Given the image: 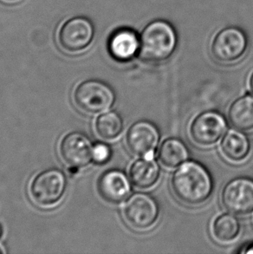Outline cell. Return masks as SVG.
<instances>
[{"label":"cell","instance_id":"cell-1","mask_svg":"<svg viewBox=\"0 0 253 254\" xmlns=\"http://www.w3.org/2000/svg\"><path fill=\"white\" fill-rule=\"evenodd\" d=\"M171 189L175 197L188 206H198L212 195L211 174L199 162L188 161L179 166L172 175Z\"/></svg>","mask_w":253,"mask_h":254},{"label":"cell","instance_id":"cell-2","mask_svg":"<svg viewBox=\"0 0 253 254\" xmlns=\"http://www.w3.org/2000/svg\"><path fill=\"white\" fill-rule=\"evenodd\" d=\"M178 45V35L168 21L157 19L147 24L140 35L139 57L152 64L170 59Z\"/></svg>","mask_w":253,"mask_h":254},{"label":"cell","instance_id":"cell-3","mask_svg":"<svg viewBox=\"0 0 253 254\" xmlns=\"http://www.w3.org/2000/svg\"><path fill=\"white\" fill-rule=\"evenodd\" d=\"M73 99L78 109L96 115L110 110L116 101L113 89L99 80H86L76 86Z\"/></svg>","mask_w":253,"mask_h":254},{"label":"cell","instance_id":"cell-4","mask_svg":"<svg viewBox=\"0 0 253 254\" xmlns=\"http://www.w3.org/2000/svg\"><path fill=\"white\" fill-rule=\"evenodd\" d=\"M248 38L238 27L224 28L212 38L210 46L211 55L220 64H229L240 61L247 53Z\"/></svg>","mask_w":253,"mask_h":254},{"label":"cell","instance_id":"cell-5","mask_svg":"<svg viewBox=\"0 0 253 254\" xmlns=\"http://www.w3.org/2000/svg\"><path fill=\"white\" fill-rule=\"evenodd\" d=\"M66 188V177L60 169H47L36 175L32 180L30 195L38 206L50 207L62 199Z\"/></svg>","mask_w":253,"mask_h":254},{"label":"cell","instance_id":"cell-6","mask_svg":"<svg viewBox=\"0 0 253 254\" xmlns=\"http://www.w3.org/2000/svg\"><path fill=\"white\" fill-rule=\"evenodd\" d=\"M95 30L92 23L84 17L64 21L57 33L59 48L68 54L83 52L92 43Z\"/></svg>","mask_w":253,"mask_h":254},{"label":"cell","instance_id":"cell-7","mask_svg":"<svg viewBox=\"0 0 253 254\" xmlns=\"http://www.w3.org/2000/svg\"><path fill=\"white\" fill-rule=\"evenodd\" d=\"M125 221L136 230H147L154 226L160 215V207L153 196L135 192L126 199L123 209Z\"/></svg>","mask_w":253,"mask_h":254},{"label":"cell","instance_id":"cell-8","mask_svg":"<svg viewBox=\"0 0 253 254\" xmlns=\"http://www.w3.org/2000/svg\"><path fill=\"white\" fill-rule=\"evenodd\" d=\"M227 130L226 118L221 114L208 110L191 121L189 134L191 141L201 147H210L219 142Z\"/></svg>","mask_w":253,"mask_h":254},{"label":"cell","instance_id":"cell-9","mask_svg":"<svg viewBox=\"0 0 253 254\" xmlns=\"http://www.w3.org/2000/svg\"><path fill=\"white\" fill-rule=\"evenodd\" d=\"M223 206L230 213L246 215L253 212V180L238 177L227 182L221 192Z\"/></svg>","mask_w":253,"mask_h":254},{"label":"cell","instance_id":"cell-10","mask_svg":"<svg viewBox=\"0 0 253 254\" xmlns=\"http://www.w3.org/2000/svg\"><path fill=\"white\" fill-rule=\"evenodd\" d=\"M160 139L161 134L154 124L148 121H139L134 123L126 133V146L135 156L154 158Z\"/></svg>","mask_w":253,"mask_h":254},{"label":"cell","instance_id":"cell-11","mask_svg":"<svg viewBox=\"0 0 253 254\" xmlns=\"http://www.w3.org/2000/svg\"><path fill=\"white\" fill-rule=\"evenodd\" d=\"M93 145L85 134L72 132L65 135L59 147L63 161L69 167L84 168L92 161Z\"/></svg>","mask_w":253,"mask_h":254},{"label":"cell","instance_id":"cell-12","mask_svg":"<svg viewBox=\"0 0 253 254\" xmlns=\"http://www.w3.org/2000/svg\"><path fill=\"white\" fill-rule=\"evenodd\" d=\"M97 189L107 202L120 204L127 199L131 192V183L124 172L110 169L100 176Z\"/></svg>","mask_w":253,"mask_h":254},{"label":"cell","instance_id":"cell-13","mask_svg":"<svg viewBox=\"0 0 253 254\" xmlns=\"http://www.w3.org/2000/svg\"><path fill=\"white\" fill-rule=\"evenodd\" d=\"M109 51L110 55L117 61H130L139 54L140 36L127 28L115 31L109 41Z\"/></svg>","mask_w":253,"mask_h":254},{"label":"cell","instance_id":"cell-14","mask_svg":"<svg viewBox=\"0 0 253 254\" xmlns=\"http://www.w3.org/2000/svg\"><path fill=\"white\" fill-rule=\"evenodd\" d=\"M161 169L154 158L138 159L130 166L129 179L136 189H149L156 185Z\"/></svg>","mask_w":253,"mask_h":254},{"label":"cell","instance_id":"cell-15","mask_svg":"<svg viewBox=\"0 0 253 254\" xmlns=\"http://www.w3.org/2000/svg\"><path fill=\"white\" fill-rule=\"evenodd\" d=\"M221 152L231 162L237 163L243 162L250 154L249 138L239 129L227 131L221 141Z\"/></svg>","mask_w":253,"mask_h":254},{"label":"cell","instance_id":"cell-16","mask_svg":"<svg viewBox=\"0 0 253 254\" xmlns=\"http://www.w3.org/2000/svg\"><path fill=\"white\" fill-rule=\"evenodd\" d=\"M190 157L187 145L178 138H168L161 143L158 158L167 169H175L189 161Z\"/></svg>","mask_w":253,"mask_h":254},{"label":"cell","instance_id":"cell-17","mask_svg":"<svg viewBox=\"0 0 253 254\" xmlns=\"http://www.w3.org/2000/svg\"><path fill=\"white\" fill-rule=\"evenodd\" d=\"M228 118L236 129L253 130V96L246 95L233 102L228 110Z\"/></svg>","mask_w":253,"mask_h":254},{"label":"cell","instance_id":"cell-18","mask_svg":"<svg viewBox=\"0 0 253 254\" xmlns=\"http://www.w3.org/2000/svg\"><path fill=\"white\" fill-rule=\"evenodd\" d=\"M241 224L237 217L230 213H223L213 220L212 234L217 241L230 243L239 237Z\"/></svg>","mask_w":253,"mask_h":254},{"label":"cell","instance_id":"cell-19","mask_svg":"<svg viewBox=\"0 0 253 254\" xmlns=\"http://www.w3.org/2000/svg\"><path fill=\"white\" fill-rule=\"evenodd\" d=\"M96 131L103 140L112 141L119 137L124 131V120L120 114L109 111L100 115L95 124Z\"/></svg>","mask_w":253,"mask_h":254},{"label":"cell","instance_id":"cell-20","mask_svg":"<svg viewBox=\"0 0 253 254\" xmlns=\"http://www.w3.org/2000/svg\"><path fill=\"white\" fill-rule=\"evenodd\" d=\"M112 156V150L109 145L103 142H97L93 145L92 161L103 165L110 161Z\"/></svg>","mask_w":253,"mask_h":254},{"label":"cell","instance_id":"cell-21","mask_svg":"<svg viewBox=\"0 0 253 254\" xmlns=\"http://www.w3.org/2000/svg\"><path fill=\"white\" fill-rule=\"evenodd\" d=\"M240 254H253V243L248 245L240 251Z\"/></svg>","mask_w":253,"mask_h":254},{"label":"cell","instance_id":"cell-22","mask_svg":"<svg viewBox=\"0 0 253 254\" xmlns=\"http://www.w3.org/2000/svg\"><path fill=\"white\" fill-rule=\"evenodd\" d=\"M249 86H250L251 91L253 94V72L252 73V75L250 76V79H249Z\"/></svg>","mask_w":253,"mask_h":254},{"label":"cell","instance_id":"cell-23","mask_svg":"<svg viewBox=\"0 0 253 254\" xmlns=\"http://www.w3.org/2000/svg\"><path fill=\"white\" fill-rule=\"evenodd\" d=\"M0 1H2L3 3H16L21 1V0H0Z\"/></svg>","mask_w":253,"mask_h":254},{"label":"cell","instance_id":"cell-24","mask_svg":"<svg viewBox=\"0 0 253 254\" xmlns=\"http://www.w3.org/2000/svg\"><path fill=\"white\" fill-rule=\"evenodd\" d=\"M7 251L5 248L3 247V245L0 243V254H6Z\"/></svg>","mask_w":253,"mask_h":254},{"label":"cell","instance_id":"cell-25","mask_svg":"<svg viewBox=\"0 0 253 254\" xmlns=\"http://www.w3.org/2000/svg\"><path fill=\"white\" fill-rule=\"evenodd\" d=\"M3 226L0 224V240H1V238L3 237Z\"/></svg>","mask_w":253,"mask_h":254}]
</instances>
